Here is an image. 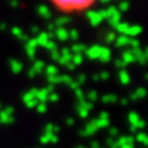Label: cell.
Masks as SVG:
<instances>
[{"label": "cell", "mask_w": 148, "mask_h": 148, "mask_svg": "<svg viewBox=\"0 0 148 148\" xmlns=\"http://www.w3.org/2000/svg\"><path fill=\"white\" fill-rule=\"evenodd\" d=\"M56 10L66 15H77L94 8L99 0H48Z\"/></svg>", "instance_id": "cell-1"}]
</instances>
